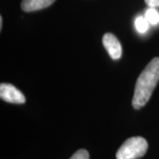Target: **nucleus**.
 I'll list each match as a JSON object with an SVG mask.
<instances>
[{"label": "nucleus", "instance_id": "nucleus-1", "mask_svg": "<svg viewBox=\"0 0 159 159\" xmlns=\"http://www.w3.org/2000/svg\"><path fill=\"white\" fill-rule=\"evenodd\" d=\"M159 81V57H155L143 69L136 80L132 105L135 110L143 107L152 96Z\"/></svg>", "mask_w": 159, "mask_h": 159}, {"label": "nucleus", "instance_id": "nucleus-2", "mask_svg": "<svg viewBox=\"0 0 159 159\" xmlns=\"http://www.w3.org/2000/svg\"><path fill=\"white\" fill-rule=\"evenodd\" d=\"M148 150V142L141 136L128 138L118 149L117 159H138L142 157Z\"/></svg>", "mask_w": 159, "mask_h": 159}, {"label": "nucleus", "instance_id": "nucleus-3", "mask_svg": "<svg viewBox=\"0 0 159 159\" xmlns=\"http://www.w3.org/2000/svg\"><path fill=\"white\" fill-rule=\"evenodd\" d=\"M0 97L2 100L11 103L21 104L26 102V97L22 92L10 83L0 84Z\"/></svg>", "mask_w": 159, "mask_h": 159}, {"label": "nucleus", "instance_id": "nucleus-4", "mask_svg": "<svg viewBox=\"0 0 159 159\" xmlns=\"http://www.w3.org/2000/svg\"><path fill=\"white\" fill-rule=\"evenodd\" d=\"M102 44L107 51L110 57L118 60L122 56V47L119 39L111 33H106L102 36Z\"/></svg>", "mask_w": 159, "mask_h": 159}, {"label": "nucleus", "instance_id": "nucleus-5", "mask_svg": "<svg viewBox=\"0 0 159 159\" xmlns=\"http://www.w3.org/2000/svg\"><path fill=\"white\" fill-rule=\"evenodd\" d=\"M55 0H22L21 9L25 11H34L42 10L51 6Z\"/></svg>", "mask_w": 159, "mask_h": 159}, {"label": "nucleus", "instance_id": "nucleus-6", "mask_svg": "<svg viewBox=\"0 0 159 159\" xmlns=\"http://www.w3.org/2000/svg\"><path fill=\"white\" fill-rule=\"evenodd\" d=\"M144 17L148 20L149 25H157V24L159 23V12L154 7H149L148 8L145 12Z\"/></svg>", "mask_w": 159, "mask_h": 159}, {"label": "nucleus", "instance_id": "nucleus-7", "mask_svg": "<svg viewBox=\"0 0 159 159\" xmlns=\"http://www.w3.org/2000/svg\"><path fill=\"white\" fill-rule=\"evenodd\" d=\"M135 29H137V31L139 33H145L147 30L148 29V26H149V23L148 22V20L145 19V17H142V16H139L136 18L135 20Z\"/></svg>", "mask_w": 159, "mask_h": 159}, {"label": "nucleus", "instance_id": "nucleus-8", "mask_svg": "<svg viewBox=\"0 0 159 159\" xmlns=\"http://www.w3.org/2000/svg\"><path fill=\"white\" fill-rule=\"evenodd\" d=\"M70 159H89V154L88 150L84 148H81L77 150L75 153L70 157Z\"/></svg>", "mask_w": 159, "mask_h": 159}, {"label": "nucleus", "instance_id": "nucleus-9", "mask_svg": "<svg viewBox=\"0 0 159 159\" xmlns=\"http://www.w3.org/2000/svg\"><path fill=\"white\" fill-rule=\"evenodd\" d=\"M144 1L149 7H154V8L159 7V0H144Z\"/></svg>", "mask_w": 159, "mask_h": 159}, {"label": "nucleus", "instance_id": "nucleus-10", "mask_svg": "<svg viewBox=\"0 0 159 159\" xmlns=\"http://www.w3.org/2000/svg\"><path fill=\"white\" fill-rule=\"evenodd\" d=\"M2 27H3V18L2 16H0V29H2Z\"/></svg>", "mask_w": 159, "mask_h": 159}]
</instances>
